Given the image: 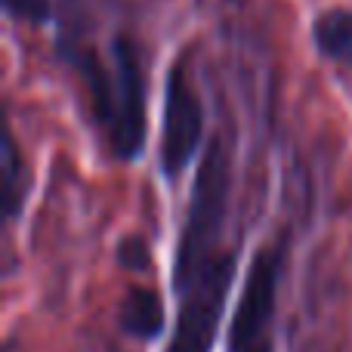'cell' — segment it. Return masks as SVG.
Returning <instances> with one entry per match:
<instances>
[{
    "mask_svg": "<svg viewBox=\"0 0 352 352\" xmlns=\"http://www.w3.org/2000/svg\"><path fill=\"white\" fill-rule=\"evenodd\" d=\"M72 62L90 87L93 111L99 127L105 130L111 155L124 164H133L146 152L148 133V90L136 43L130 37H115L111 68H105L93 53H72Z\"/></svg>",
    "mask_w": 352,
    "mask_h": 352,
    "instance_id": "6da1fadb",
    "label": "cell"
},
{
    "mask_svg": "<svg viewBox=\"0 0 352 352\" xmlns=\"http://www.w3.org/2000/svg\"><path fill=\"white\" fill-rule=\"evenodd\" d=\"M232 146L223 133H213L201 155L198 176L192 182V195L186 204V217L179 226V241L173 254V285L186 281L201 266L213 263L223 248L226 238V219H229L232 204Z\"/></svg>",
    "mask_w": 352,
    "mask_h": 352,
    "instance_id": "7a4b0ae2",
    "label": "cell"
},
{
    "mask_svg": "<svg viewBox=\"0 0 352 352\" xmlns=\"http://www.w3.org/2000/svg\"><path fill=\"white\" fill-rule=\"evenodd\" d=\"M235 272L238 250L229 248L213 263H207L195 275H188L186 281L173 285L176 322L164 352H213Z\"/></svg>",
    "mask_w": 352,
    "mask_h": 352,
    "instance_id": "3957f363",
    "label": "cell"
},
{
    "mask_svg": "<svg viewBox=\"0 0 352 352\" xmlns=\"http://www.w3.org/2000/svg\"><path fill=\"white\" fill-rule=\"evenodd\" d=\"M291 238L281 235L266 241L250 256L238 303L232 309V322L226 331V352H272V324L278 309L281 275H285Z\"/></svg>",
    "mask_w": 352,
    "mask_h": 352,
    "instance_id": "277c9868",
    "label": "cell"
},
{
    "mask_svg": "<svg viewBox=\"0 0 352 352\" xmlns=\"http://www.w3.org/2000/svg\"><path fill=\"white\" fill-rule=\"evenodd\" d=\"M201 146H204V105L188 78L186 62H176L167 72L164 111H161L158 164L164 179H179L198 158Z\"/></svg>",
    "mask_w": 352,
    "mask_h": 352,
    "instance_id": "5b68a950",
    "label": "cell"
},
{
    "mask_svg": "<svg viewBox=\"0 0 352 352\" xmlns=\"http://www.w3.org/2000/svg\"><path fill=\"white\" fill-rule=\"evenodd\" d=\"M118 328L133 340H158L167 328V312H164V300L155 287L146 285H133L121 300L118 309Z\"/></svg>",
    "mask_w": 352,
    "mask_h": 352,
    "instance_id": "8992f818",
    "label": "cell"
},
{
    "mask_svg": "<svg viewBox=\"0 0 352 352\" xmlns=\"http://www.w3.org/2000/svg\"><path fill=\"white\" fill-rule=\"evenodd\" d=\"M312 43L324 59L352 68V10H324L312 22Z\"/></svg>",
    "mask_w": 352,
    "mask_h": 352,
    "instance_id": "52a82bcc",
    "label": "cell"
},
{
    "mask_svg": "<svg viewBox=\"0 0 352 352\" xmlns=\"http://www.w3.org/2000/svg\"><path fill=\"white\" fill-rule=\"evenodd\" d=\"M25 198H28V167H25V158L19 152L16 133H12V127H6L3 130V198H0L6 223H16L22 217Z\"/></svg>",
    "mask_w": 352,
    "mask_h": 352,
    "instance_id": "ba28073f",
    "label": "cell"
},
{
    "mask_svg": "<svg viewBox=\"0 0 352 352\" xmlns=\"http://www.w3.org/2000/svg\"><path fill=\"white\" fill-rule=\"evenodd\" d=\"M118 263L127 272H146L152 266V250H148V241L142 235H127L118 244Z\"/></svg>",
    "mask_w": 352,
    "mask_h": 352,
    "instance_id": "9c48e42d",
    "label": "cell"
},
{
    "mask_svg": "<svg viewBox=\"0 0 352 352\" xmlns=\"http://www.w3.org/2000/svg\"><path fill=\"white\" fill-rule=\"evenodd\" d=\"M3 10L10 19H19V22L28 25H43L53 16L50 0H3Z\"/></svg>",
    "mask_w": 352,
    "mask_h": 352,
    "instance_id": "30bf717a",
    "label": "cell"
}]
</instances>
